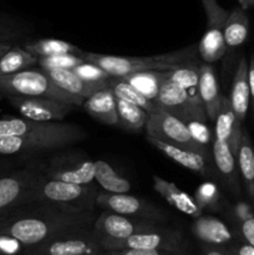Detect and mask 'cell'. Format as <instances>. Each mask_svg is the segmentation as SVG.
Masks as SVG:
<instances>
[{
    "mask_svg": "<svg viewBox=\"0 0 254 255\" xmlns=\"http://www.w3.org/2000/svg\"><path fill=\"white\" fill-rule=\"evenodd\" d=\"M96 217V211L74 212L56 204L32 202L0 221V236L16 241L25 252L67 232L92 226Z\"/></svg>",
    "mask_w": 254,
    "mask_h": 255,
    "instance_id": "obj_1",
    "label": "cell"
},
{
    "mask_svg": "<svg viewBox=\"0 0 254 255\" xmlns=\"http://www.w3.org/2000/svg\"><path fill=\"white\" fill-rule=\"evenodd\" d=\"M87 138L84 128L77 125L45 122L40 128L22 136L0 138L1 156H25L59 151Z\"/></svg>",
    "mask_w": 254,
    "mask_h": 255,
    "instance_id": "obj_2",
    "label": "cell"
},
{
    "mask_svg": "<svg viewBox=\"0 0 254 255\" xmlns=\"http://www.w3.org/2000/svg\"><path fill=\"white\" fill-rule=\"evenodd\" d=\"M80 56L84 60L94 62L97 66L109 72L111 76L122 77L139 71H172L184 65L198 61L197 46H188L167 54L152 55V56H119L87 52L81 50Z\"/></svg>",
    "mask_w": 254,
    "mask_h": 255,
    "instance_id": "obj_3",
    "label": "cell"
},
{
    "mask_svg": "<svg viewBox=\"0 0 254 255\" xmlns=\"http://www.w3.org/2000/svg\"><path fill=\"white\" fill-rule=\"evenodd\" d=\"M0 94L5 99L11 96L45 97L77 107H81L85 102L82 97L70 95L60 89L39 66L0 76Z\"/></svg>",
    "mask_w": 254,
    "mask_h": 255,
    "instance_id": "obj_4",
    "label": "cell"
},
{
    "mask_svg": "<svg viewBox=\"0 0 254 255\" xmlns=\"http://www.w3.org/2000/svg\"><path fill=\"white\" fill-rule=\"evenodd\" d=\"M99 187L89 184L69 183L42 176L35 188L34 202L56 204L74 212L96 211Z\"/></svg>",
    "mask_w": 254,
    "mask_h": 255,
    "instance_id": "obj_5",
    "label": "cell"
},
{
    "mask_svg": "<svg viewBox=\"0 0 254 255\" xmlns=\"http://www.w3.org/2000/svg\"><path fill=\"white\" fill-rule=\"evenodd\" d=\"M57 151L45 158L30 159L46 178L69 183L89 184L95 181V162L80 151Z\"/></svg>",
    "mask_w": 254,
    "mask_h": 255,
    "instance_id": "obj_6",
    "label": "cell"
},
{
    "mask_svg": "<svg viewBox=\"0 0 254 255\" xmlns=\"http://www.w3.org/2000/svg\"><path fill=\"white\" fill-rule=\"evenodd\" d=\"M164 223L151 219L134 218V217L122 216L114 212L102 211L94 222V232L100 246L105 252L114 251L115 247L125 239L134 234L154 231Z\"/></svg>",
    "mask_w": 254,
    "mask_h": 255,
    "instance_id": "obj_7",
    "label": "cell"
},
{
    "mask_svg": "<svg viewBox=\"0 0 254 255\" xmlns=\"http://www.w3.org/2000/svg\"><path fill=\"white\" fill-rule=\"evenodd\" d=\"M42 174L31 162L0 177V221L20 207L34 202V193Z\"/></svg>",
    "mask_w": 254,
    "mask_h": 255,
    "instance_id": "obj_8",
    "label": "cell"
},
{
    "mask_svg": "<svg viewBox=\"0 0 254 255\" xmlns=\"http://www.w3.org/2000/svg\"><path fill=\"white\" fill-rule=\"evenodd\" d=\"M144 129H146L147 136L193 151L203 156L209 162H213L211 149H207L206 147L201 146L198 142L194 141L187 125L182 120L162 110L161 107L156 112L148 115Z\"/></svg>",
    "mask_w": 254,
    "mask_h": 255,
    "instance_id": "obj_9",
    "label": "cell"
},
{
    "mask_svg": "<svg viewBox=\"0 0 254 255\" xmlns=\"http://www.w3.org/2000/svg\"><path fill=\"white\" fill-rule=\"evenodd\" d=\"M105 251L100 246L92 226L82 227L27 249L24 255H99Z\"/></svg>",
    "mask_w": 254,
    "mask_h": 255,
    "instance_id": "obj_10",
    "label": "cell"
},
{
    "mask_svg": "<svg viewBox=\"0 0 254 255\" xmlns=\"http://www.w3.org/2000/svg\"><path fill=\"white\" fill-rule=\"evenodd\" d=\"M96 209L114 212L134 218L151 219L161 223H166L168 219V213L166 211L146 199L131 196L128 193H109L106 191H99Z\"/></svg>",
    "mask_w": 254,
    "mask_h": 255,
    "instance_id": "obj_11",
    "label": "cell"
},
{
    "mask_svg": "<svg viewBox=\"0 0 254 255\" xmlns=\"http://www.w3.org/2000/svg\"><path fill=\"white\" fill-rule=\"evenodd\" d=\"M156 104L162 110L182 120L184 124L189 121L207 122L208 120L203 104L192 100L186 90L169 77V72L162 82Z\"/></svg>",
    "mask_w": 254,
    "mask_h": 255,
    "instance_id": "obj_12",
    "label": "cell"
},
{
    "mask_svg": "<svg viewBox=\"0 0 254 255\" xmlns=\"http://www.w3.org/2000/svg\"><path fill=\"white\" fill-rule=\"evenodd\" d=\"M10 104L25 119L36 122H60L71 114L77 106L45 97H7Z\"/></svg>",
    "mask_w": 254,
    "mask_h": 255,
    "instance_id": "obj_13",
    "label": "cell"
},
{
    "mask_svg": "<svg viewBox=\"0 0 254 255\" xmlns=\"http://www.w3.org/2000/svg\"><path fill=\"white\" fill-rule=\"evenodd\" d=\"M189 244L181 231L163 226L154 231L134 234L115 247L120 249H158V251H188Z\"/></svg>",
    "mask_w": 254,
    "mask_h": 255,
    "instance_id": "obj_14",
    "label": "cell"
},
{
    "mask_svg": "<svg viewBox=\"0 0 254 255\" xmlns=\"http://www.w3.org/2000/svg\"><path fill=\"white\" fill-rule=\"evenodd\" d=\"M191 229L193 236L207 246L228 249L238 243L232 229L217 217L202 214L198 218H194Z\"/></svg>",
    "mask_w": 254,
    "mask_h": 255,
    "instance_id": "obj_15",
    "label": "cell"
},
{
    "mask_svg": "<svg viewBox=\"0 0 254 255\" xmlns=\"http://www.w3.org/2000/svg\"><path fill=\"white\" fill-rule=\"evenodd\" d=\"M147 141L164 154L167 158L172 159L173 162L178 163L179 166L194 172V173L202 174L203 177H211L213 174V166L212 162L204 158L199 153H196L189 149L182 148V147L174 146V144L167 143L154 137L147 136Z\"/></svg>",
    "mask_w": 254,
    "mask_h": 255,
    "instance_id": "obj_16",
    "label": "cell"
},
{
    "mask_svg": "<svg viewBox=\"0 0 254 255\" xmlns=\"http://www.w3.org/2000/svg\"><path fill=\"white\" fill-rule=\"evenodd\" d=\"M212 158L217 173L228 187L229 191L239 193L238 164L236 153L232 149L231 144L222 139L214 138L212 146Z\"/></svg>",
    "mask_w": 254,
    "mask_h": 255,
    "instance_id": "obj_17",
    "label": "cell"
},
{
    "mask_svg": "<svg viewBox=\"0 0 254 255\" xmlns=\"http://www.w3.org/2000/svg\"><path fill=\"white\" fill-rule=\"evenodd\" d=\"M214 122H216L214 138L228 142L237 157V151H238L239 143H241L243 128H242V124L234 115L229 97L223 96V95L221 96V104H219L218 114H217Z\"/></svg>",
    "mask_w": 254,
    "mask_h": 255,
    "instance_id": "obj_18",
    "label": "cell"
},
{
    "mask_svg": "<svg viewBox=\"0 0 254 255\" xmlns=\"http://www.w3.org/2000/svg\"><path fill=\"white\" fill-rule=\"evenodd\" d=\"M153 188L164 201L183 214L192 217V218H198L203 214V211L199 208L197 202L193 197L187 194L182 191L176 183L163 179L162 177L153 176Z\"/></svg>",
    "mask_w": 254,
    "mask_h": 255,
    "instance_id": "obj_19",
    "label": "cell"
},
{
    "mask_svg": "<svg viewBox=\"0 0 254 255\" xmlns=\"http://www.w3.org/2000/svg\"><path fill=\"white\" fill-rule=\"evenodd\" d=\"M81 107H84L90 116L107 126H120L116 96L109 86L91 95L85 100Z\"/></svg>",
    "mask_w": 254,
    "mask_h": 255,
    "instance_id": "obj_20",
    "label": "cell"
},
{
    "mask_svg": "<svg viewBox=\"0 0 254 255\" xmlns=\"http://www.w3.org/2000/svg\"><path fill=\"white\" fill-rule=\"evenodd\" d=\"M229 101H231L232 109H233L237 120L243 124L247 114H248L249 104H251V92H249L248 84V61L244 56L239 57L238 64H237Z\"/></svg>",
    "mask_w": 254,
    "mask_h": 255,
    "instance_id": "obj_21",
    "label": "cell"
},
{
    "mask_svg": "<svg viewBox=\"0 0 254 255\" xmlns=\"http://www.w3.org/2000/svg\"><path fill=\"white\" fill-rule=\"evenodd\" d=\"M198 92L199 99L206 110L207 117L211 121H214L218 114L222 95L219 92L218 79H217L212 64H207V62L199 64Z\"/></svg>",
    "mask_w": 254,
    "mask_h": 255,
    "instance_id": "obj_22",
    "label": "cell"
},
{
    "mask_svg": "<svg viewBox=\"0 0 254 255\" xmlns=\"http://www.w3.org/2000/svg\"><path fill=\"white\" fill-rule=\"evenodd\" d=\"M41 69V67H40ZM46 72L47 76L56 84L60 89L66 91L67 94L74 95V96L82 97V99H89L91 95L99 90L105 89L107 86L101 85H94L82 80L74 70L67 69H42Z\"/></svg>",
    "mask_w": 254,
    "mask_h": 255,
    "instance_id": "obj_23",
    "label": "cell"
},
{
    "mask_svg": "<svg viewBox=\"0 0 254 255\" xmlns=\"http://www.w3.org/2000/svg\"><path fill=\"white\" fill-rule=\"evenodd\" d=\"M249 32V19L243 7H236L228 14L223 25V36L226 42V55L231 56L238 47L246 42Z\"/></svg>",
    "mask_w": 254,
    "mask_h": 255,
    "instance_id": "obj_24",
    "label": "cell"
},
{
    "mask_svg": "<svg viewBox=\"0 0 254 255\" xmlns=\"http://www.w3.org/2000/svg\"><path fill=\"white\" fill-rule=\"evenodd\" d=\"M238 172L243 179L244 188L252 203L254 204V148L249 134L243 129L241 143L237 151Z\"/></svg>",
    "mask_w": 254,
    "mask_h": 255,
    "instance_id": "obj_25",
    "label": "cell"
},
{
    "mask_svg": "<svg viewBox=\"0 0 254 255\" xmlns=\"http://www.w3.org/2000/svg\"><path fill=\"white\" fill-rule=\"evenodd\" d=\"M198 56L207 64L219 61L226 55V42L223 36V27L208 26L203 37L197 46Z\"/></svg>",
    "mask_w": 254,
    "mask_h": 255,
    "instance_id": "obj_26",
    "label": "cell"
},
{
    "mask_svg": "<svg viewBox=\"0 0 254 255\" xmlns=\"http://www.w3.org/2000/svg\"><path fill=\"white\" fill-rule=\"evenodd\" d=\"M169 71H156V70H149V71H139L133 74L122 76L125 81L134 87L137 91L141 92L144 97H147L151 101L156 102L157 96L159 94V89L163 82V80L168 76Z\"/></svg>",
    "mask_w": 254,
    "mask_h": 255,
    "instance_id": "obj_27",
    "label": "cell"
},
{
    "mask_svg": "<svg viewBox=\"0 0 254 255\" xmlns=\"http://www.w3.org/2000/svg\"><path fill=\"white\" fill-rule=\"evenodd\" d=\"M22 47L31 55H34L35 57H37V59L60 54L80 55V52H81V49H79L76 45L71 44V42L64 41V40L60 39H50V37L29 40V41L24 42Z\"/></svg>",
    "mask_w": 254,
    "mask_h": 255,
    "instance_id": "obj_28",
    "label": "cell"
},
{
    "mask_svg": "<svg viewBox=\"0 0 254 255\" xmlns=\"http://www.w3.org/2000/svg\"><path fill=\"white\" fill-rule=\"evenodd\" d=\"M37 66V57L20 45L14 44L0 57V76L15 74Z\"/></svg>",
    "mask_w": 254,
    "mask_h": 255,
    "instance_id": "obj_29",
    "label": "cell"
},
{
    "mask_svg": "<svg viewBox=\"0 0 254 255\" xmlns=\"http://www.w3.org/2000/svg\"><path fill=\"white\" fill-rule=\"evenodd\" d=\"M95 166V179L102 191L109 193H128L131 191V183L117 173L111 164L105 161H96Z\"/></svg>",
    "mask_w": 254,
    "mask_h": 255,
    "instance_id": "obj_30",
    "label": "cell"
},
{
    "mask_svg": "<svg viewBox=\"0 0 254 255\" xmlns=\"http://www.w3.org/2000/svg\"><path fill=\"white\" fill-rule=\"evenodd\" d=\"M109 87L112 90L115 96L126 100V101L131 102L133 105H137L138 107L143 109L148 115L153 114L159 109L156 102L144 97L141 92L137 91L132 85H129L128 82H126L121 77L112 76L111 80L109 81Z\"/></svg>",
    "mask_w": 254,
    "mask_h": 255,
    "instance_id": "obj_31",
    "label": "cell"
},
{
    "mask_svg": "<svg viewBox=\"0 0 254 255\" xmlns=\"http://www.w3.org/2000/svg\"><path fill=\"white\" fill-rule=\"evenodd\" d=\"M117 114L120 119V126L129 132H141L144 129L148 120V114L137 105L116 97Z\"/></svg>",
    "mask_w": 254,
    "mask_h": 255,
    "instance_id": "obj_32",
    "label": "cell"
},
{
    "mask_svg": "<svg viewBox=\"0 0 254 255\" xmlns=\"http://www.w3.org/2000/svg\"><path fill=\"white\" fill-rule=\"evenodd\" d=\"M169 77L176 82L177 85L186 90L192 100L197 102H202L199 99L198 82H199V62H192V64L184 65L176 70L169 71Z\"/></svg>",
    "mask_w": 254,
    "mask_h": 255,
    "instance_id": "obj_33",
    "label": "cell"
},
{
    "mask_svg": "<svg viewBox=\"0 0 254 255\" xmlns=\"http://www.w3.org/2000/svg\"><path fill=\"white\" fill-rule=\"evenodd\" d=\"M45 122H36L25 117H6L0 119V138L22 136L40 128Z\"/></svg>",
    "mask_w": 254,
    "mask_h": 255,
    "instance_id": "obj_34",
    "label": "cell"
},
{
    "mask_svg": "<svg viewBox=\"0 0 254 255\" xmlns=\"http://www.w3.org/2000/svg\"><path fill=\"white\" fill-rule=\"evenodd\" d=\"M74 71L86 82L94 85H101V86H109V81L112 77L104 69L97 66L94 62L86 61V60L82 64H80L79 66L75 67Z\"/></svg>",
    "mask_w": 254,
    "mask_h": 255,
    "instance_id": "obj_35",
    "label": "cell"
},
{
    "mask_svg": "<svg viewBox=\"0 0 254 255\" xmlns=\"http://www.w3.org/2000/svg\"><path fill=\"white\" fill-rule=\"evenodd\" d=\"M194 201L202 211L204 209H217L221 201V192L213 182H204L197 188L194 193Z\"/></svg>",
    "mask_w": 254,
    "mask_h": 255,
    "instance_id": "obj_36",
    "label": "cell"
},
{
    "mask_svg": "<svg viewBox=\"0 0 254 255\" xmlns=\"http://www.w3.org/2000/svg\"><path fill=\"white\" fill-rule=\"evenodd\" d=\"M85 60L76 54H60L37 59V66L41 69H67L74 70Z\"/></svg>",
    "mask_w": 254,
    "mask_h": 255,
    "instance_id": "obj_37",
    "label": "cell"
},
{
    "mask_svg": "<svg viewBox=\"0 0 254 255\" xmlns=\"http://www.w3.org/2000/svg\"><path fill=\"white\" fill-rule=\"evenodd\" d=\"M202 4H203L204 12L207 16V25L223 27L229 11L223 9L217 0H202Z\"/></svg>",
    "mask_w": 254,
    "mask_h": 255,
    "instance_id": "obj_38",
    "label": "cell"
},
{
    "mask_svg": "<svg viewBox=\"0 0 254 255\" xmlns=\"http://www.w3.org/2000/svg\"><path fill=\"white\" fill-rule=\"evenodd\" d=\"M187 127H188L189 132H191L192 137L196 142H198L201 146L206 147L207 149H211L213 146V137H212V132L207 122L204 121H189L187 122Z\"/></svg>",
    "mask_w": 254,
    "mask_h": 255,
    "instance_id": "obj_39",
    "label": "cell"
},
{
    "mask_svg": "<svg viewBox=\"0 0 254 255\" xmlns=\"http://www.w3.org/2000/svg\"><path fill=\"white\" fill-rule=\"evenodd\" d=\"M26 32V27L6 19H0V41L12 42L14 40L24 36Z\"/></svg>",
    "mask_w": 254,
    "mask_h": 255,
    "instance_id": "obj_40",
    "label": "cell"
},
{
    "mask_svg": "<svg viewBox=\"0 0 254 255\" xmlns=\"http://www.w3.org/2000/svg\"><path fill=\"white\" fill-rule=\"evenodd\" d=\"M105 255H191L189 251L172 252L158 251V249H120V251L106 252Z\"/></svg>",
    "mask_w": 254,
    "mask_h": 255,
    "instance_id": "obj_41",
    "label": "cell"
},
{
    "mask_svg": "<svg viewBox=\"0 0 254 255\" xmlns=\"http://www.w3.org/2000/svg\"><path fill=\"white\" fill-rule=\"evenodd\" d=\"M239 236L242 242L254 247V216L238 224Z\"/></svg>",
    "mask_w": 254,
    "mask_h": 255,
    "instance_id": "obj_42",
    "label": "cell"
},
{
    "mask_svg": "<svg viewBox=\"0 0 254 255\" xmlns=\"http://www.w3.org/2000/svg\"><path fill=\"white\" fill-rule=\"evenodd\" d=\"M234 216H236V218L238 219L239 223H241V222L253 217L254 214L252 213V208L248 206V204L238 203L236 207H234Z\"/></svg>",
    "mask_w": 254,
    "mask_h": 255,
    "instance_id": "obj_43",
    "label": "cell"
},
{
    "mask_svg": "<svg viewBox=\"0 0 254 255\" xmlns=\"http://www.w3.org/2000/svg\"><path fill=\"white\" fill-rule=\"evenodd\" d=\"M248 84L249 92H251V101L254 109V56H252L248 62Z\"/></svg>",
    "mask_w": 254,
    "mask_h": 255,
    "instance_id": "obj_44",
    "label": "cell"
},
{
    "mask_svg": "<svg viewBox=\"0 0 254 255\" xmlns=\"http://www.w3.org/2000/svg\"><path fill=\"white\" fill-rule=\"evenodd\" d=\"M202 255H231V254H229L228 252H227V249L224 248L203 244V247H202Z\"/></svg>",
    "mask_w": 254,
    "mask_h": 255,
    "instance_id": "obj_45",
    "label": "cell"
},
{
    "mask_svg": "<svg viewBox=\"0 0 254 255\" xmlns=\"http://www.w3.org/2000/svg\"><path fill=\"white\" fill-rule=\"evenodd\" d=\"M10 171H11V163L6 161H0V177Z\"/></svg>",
    "mask_w": 254,
    "mask_h": 255,
    "instance_id": "obj_46",
    "label": "cell"
},
{
    "mask_svg": "<svg viewBox=\"0 0 254 255\" xmlns=\"http://www.w3.org/2000/svg\"><path fill=\"white\" fill-rule=\"evenodd\" d=\"M14 45V42H10V41H0V57L10 49V47Z\"/></svg>",
    "mask_w": 254,
    "mask_h": 255,
    "instance_id": "obj_47",
    "label": "cell"
},
{
    "mask_svg": "<svg viewBox=\"0 0 254 255\" xmlns=\"http://www.w3.org/2000/svg\"><path fill=\"white\" fill-rule=\"evenodd\" d=\"M241 1L246 4V2H252V1H254V0H241Z\"/></svg>",
    "mask_w": 254,
    "mask_h": 255,
    "instance_id": "obj_48",
    "label": "cell"
},
{
    "mask_svg": "<svg viewBox=\"0 0 254 255\" xmlns=\"http://www.w3.org/2000/svg\"><path fill=\"white\" fill-rule=\"evenodd\" d=\"M2 97H4V96H2V95L0 94V101H1V100H2Z\"/></svg>",
    "mask_w": 254,
    "mask_h": 255,
    "instance_id": "obj_49",
    "label": "cell"
},
{
    "mask_svg": "<svg viewBox=\"0 0 254 255\" xmlns=\"http://www.w3.org/2000/svg\"><path fill=\"white\" fill-rule=\"evenodd\" d=\"M0 255H5V254H2V253H1V252H0Z\"/></svg>",
    "mask_w": 254,
    "mask_h": 255,
    "instance_id": "obj_50",
    "label": "cell"
},
{
    "mask_svg": "<svg viewBox=\"0 0 254 255\" xmlns=\"http://www.w3.org/2000/svg\"><path fill=\"white\" fill-rule=\"evenodd\" d=\"M105 253H106V252H105ZM105 253L104 254H99V255H105Z\"/></svg>",
    "mask_w": 254,
    "mask_h": 255,
    "instance_id": "obj_51",
    "label": "cell"
},
{
    "mask_svg": "<svg viewBox=\"0 0 254 255\" xmlns=\"http://www.w3.org/2000/svg\"><path fill=\"white\" fill-rule=\"evenodd\" d=\"M229 254H231V253H229ZM231 255H232V254H231Z\"/></svg>",
    "mask_w": 254,
    "mask_h": 255,
    "instance_id": "obj_52",
    "label": "cell"
}]
</instances>
